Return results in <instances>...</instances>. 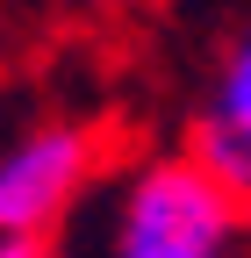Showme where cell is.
<instances>
[{
	"instance_id": "obj_2",
	"label": "cell",
	"mask_w": 251,
	"mask_h": 258,
	"mask_svg": "<svg viewBox=\"0 0 251 258\" xmlns=\"http://www.w3.org/2000/svg\"><path fill=\"white\" fill-rule=\"evenodd\" d=\"M251 230L244 208L215 186L186 151H158L122 179V201H115V237H137V244H201V251H230Z\"/></svg>"
},
{
	"instance_id": "obj_5",
	"label": "cell",
	"mask_w": 251,
	"mask_h": 258,
	"mask_svg": "<svg viewBox=\"0 0 251 258\" xmlns=\"http://www.w3.org/2000/svg\"><path fill=\"white\" fill-rule=\"evenodd\" d=\"M0 258H50L43 244H0Z\"/></svg>"
},
{
	"instance_id": "obj_4",
	"label": "cell",
	"mask_w": 251,
	"mask_h": 258,
	"mask_svg": "<svg viewBox=\"0 0 251 258\" xmlns=\"http://www.w3.org/2000/svg\"><path fill=\"white\" fill-rule=\"evenodd\" d=\"M108 258H230V251H201V244H137V237H115Z\"/></svg>"
},
{
	"instance_id": "obj_3",
	"label": "cell",
	"mask_w": 251,
	"mask_h": 258,
	"mask_svg": "<svg viewBox=\"0 0 251 258\" xmlns=\"http://www.w3.org/2000/svg\"><path fill=\"white\" fill-rule=\"evenodd\" d=\"M194 165L230 194L251 222V22L223 43V64H215V86H208V108L194 115L179 144Z\"/></svg>"
},
{
	"instance_id": "obj_1",
	"label": "cell",
	"mask_w": 251,
	"mask_h": 258,
	"mask_svg": "<svg viewBox=\"0 0 251 258\" xmlns=\"http://www.w3.org/2000/svg\"><path fill=\"white\" fill-rule=\"evenodd\" d=\"M101 129L50 115L0 151V244H50V230L79 208L101 172Z\"/></svg>"
}]
</instances>
